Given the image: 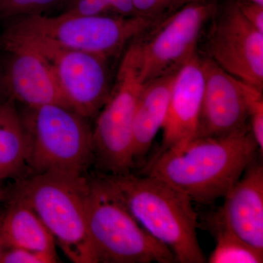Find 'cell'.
<instances>
[{
    "label": "cell",
    "instance_id": "6da1fadb",
    "mask_svg": "<svg viewBox=\"0 0 263 263\" xmlns=\"http://www.w3.org/2000/svg\"><path fill=\"white\" fill-rule=\"evenodd\" d=\"M250 127L221 137L195 138L154 157L147 175L167 181L192 201L212 203L226 196L256 159Z\"/></svg>",
    "mask_w": 263,
    "mask_h": 263
},
{
    "label": "cell",
    "instance_id": "7a4b0ae2",
    "mask_svg": "<svg viewBox=\"0 0 263 263\" xmlns=\"http://www.w3.org/2000/svg\"><path fill=\"white\" fill-rule=\"evenodd\" d=\"M147 233L174 253L176 262L205 263L197 238V214L191 199L164 180L147 175L103 176Z\"/></svg>",
    "mask_w": 263,
    "mask_h": 263
},
{
    "label": "cell",
    "instance_id": "3957f363",
    "mask_svg": "<svg viewBox=\"0 0 263 263\" xmlns=\"http://www.w3.org/2000/svg\"><path fill=\"white\" fill-rule=\"evenodd\" d=\"M19 114L26 165L33 174L84 176L94 160L93 132L86 118L59 105L24 106Z\"/></svg>",
    "mask_w": 263,
    "mask_h": 263
},
{
    "label": "cell",
    "instance_id": "277c9868",
    "mask_svg": "<svg viewBox=\"0 0 263 263\" xmlns=\"http://www.w3.org/2000/svg\"><path fill=\"white\" fill-rule=\"evenodd\" d=\"M87 183L84 176L33 174L18 180L13 195L32 208L75 263H98L86 224Z\"/></svg>",
    "mask_w": 263,
    "mask_h": 263
},
{
    "label": "cell",
    "instance_id": "5b68a950",
    "mask_svg": "<svg viewBox=\"0 0 263 263\" xmlns=\"http://www.w3.org/2000/svg\"><path fill=\"white\" fill-rule=\"evenodd\" d=\"M160 18L135 15H25L5 21L2 34L41 38L61 47L108 59L141 36Z\"/></svg>",
    "mask_w": 263,
    "mask_h": 263
},
{
    "label": "cell",
    "instance_id": "8992f818",
    "mask_svg": "<svg viewBox=\"0 0 263 263\" xmlns=\"http://www.w3.org/2000/svg\"><path fill=\"white\" fill-rule=\"evenodd\" d=\"M88 233L98 262L174 263V253L135 219L103 176L88 180Z\"/></svg>",
    "mask_w": 263,
    "mask_h": 263
},
{
    "label": "cell",
    "instance_id": "52a82bcc",
    "mask_svg": "<svg viewBox=\"0 0 263 263\" xmlns=\"http://www.w3.org/2000/svg\"><path fill=\"white\" fill-rule=\"evenodd\" d=\"M217 9L207 0H194L159 19L129 45L143 83L175 73L197 54L202 29Z\"/></svg>",
    "mask_w": 263,
    "mask_h": 263
},
{
    "label": "cell",
    "instance_id": "ba28073f",
    "mask_svg": "<svg viewBox=\"0 0 263 263\" xmlns=\"http://www.w3.org/2000/svg\"><path fill=\"white\" fill-rule=\"evenodd\" d=\"M144 84L134 53L128 46L115 86L97 115L92 130L94 160L107 174H129L135 165L133 120Z\"/></svg>",
    "mask_w": 263,
    "mask_h": 263
},
{
    "label": "cell",
    "instance_id": "9c48e42d",
    "mask_svg": "<svg viewBox=\"0 0 263 263\" xmlns=\"http://www.w3.org/2000/svg\"><path fill=\"white\" fill-rule=\"evenodd\" d=\"M0 43L23 45L39 53L51 67L67 106L82 117L98 115L106 103L111 91L108 59L41 38L1 34Z\"/></svg>",
    "mask_w": 263,
    "mask_h": 263
},
{
    "label": "cell",
    "instance_id": "30bf717a",
    "mask_svg": "<svg viewBox=\"0 0 263 263\" xmlns=\"http://www.w3.org/2000/svg\"><path fill=\"white\" fill-rule=\"evenodd\" d=\"M209 29V58L230 76L263 89V33L246 20L236 3L227 5Z\"/></svg>",
    "mask_w": 263,
    "mask_h": 263
},
{
    "label": "cell",
    "instance_id": "8fae6325",
    "mask_svg": "<svg viewBox=\"0 0 263 263\" xmlns=\"http://www.w3.org/2000/svg\"><path fill=\"white\" fill-rule=\"evenodd\" d=\"M204 88L195 138L228 136L248 127V114L237 79L209 57L202 58Z\"/></svg>",
    "mask_w": 263,
    "mask_h": 263
},
{
    "label": "cell",
    "instance_id": "7c38bea8",
    "mask_svg": "<svg viewBox=\"0 0 263 263\" xmlns=\"http://www.w3.org/2000/svg\"><path fill=\"white\" fill-rule=\"evenodd\" d=\"M10 98L26 107L66 105L51 67L39 53L23 45L0 43Z\"/></svg>",
    "mask_w": 263,
    "mask_h": 263
},
{
    "label": "cell",
    "instance_id": "4fadbf2b",
    "mask_svg": "<svg viewBox=\"0 0 263 263\" xmlns=\"http://www.w3.org/2000/svg\"><path fill=\"white\" fill-rule=\"evenodd\" d=\"M212 220L263 252V167L252 161L224 197Z\"/></svg>",
    "mask_w": 263,
    "mask_h": 263
},
{
    "label": "cell",
    "instance_id": "5bb4252c",
    "mask_svg": "<svg viewBox=\"0 0 263 263\" xmlns=\"http://www.w3.org/2000/svg\"><path fill=\"white\" fill-rule=\"evenodd\" d=\"M203 88L202 58L197 53L175 74L162 143L155 157L196 137Z\"/></svg>",
    "mask_w": 263,
    "mask_h": 263
},
{
    "label": "cell",
    "instance_id": "9a60e30c",
    "mask_svg": "<svg viewBox=\"0 0 263 263\" xmlns=\"http://www.w3.org/2000/svg\"><path fill=\"white\" fill-rule=\"evenodd\" d=\"M175 74L157 78L143 86L133 120L135 163L147 155L157 133L163 127Z\"/></svg>",
    "mask_w": 263,
    "mask_h": 263
},
{
    "label": "cell",
    "instance_id": "2e32d148",
    "mask_svg": "<svg viewBox=\"0 0 263 263\" xmlns=\"http://www.w3.org/2000/svg\"><path fill=\"white\" fill-rule=\"evenodd\" d=\"M2 231L8 249L57 254L53 235L32 208L17 197H12L2 216Z\"/></svg>",
    "mask_w": 263,
    "mask_h": 263
},
{
    "label": "cell",
    "instance_id": "e0dca14e",
    "mask_svg": "<svg viewBox=\"0 0 263 263\" xmlns=\"http://www.w3.org/2000/svg\"><path fill=\"white\" fill-rule=\"evenodd\" d=\"M26 165L25 135L15 102L0 105V181L16 178Z\"/></svg>",
    "mask_w": 263,
    "mask_h": 263
},
{
    "label": "cell",
    "instance_id": "ac0fdd59",
    "mask_svg": "<svg viewBox=\"0 0 263 263\" xmlns=\"http://www.w3.org/2000/svg\"><path fill=\"white\" fill-rule=\"evenodd\" d=\"M215 232V248L207 259L209 263H262L263 252L246 243L219 223L212 220Z\"/></svg>",
    "mask_w": 263,
    "mask_h": 263
},
{
    "label": "cell",
    "instance_id": "d6986e66",
    "mask_svg": "<svg viewBox=\"0 0 263 263\" xmlns=\"http://www.w3.org/2000/svg\"><path fill=\"white\" fill-rule=\"evenodd\" d=\"M245 100L249 118V125L259 152H263V95L262 89L237 79Z\"/></svg>",
    "mask_w": 263,
    "mask_h": 263
},
{
    "label": "cell",
    "instance_id": "ffe728a7",
    "mask_svg": "<svg viewBox=\"0 0 263 263\" xmlns=\"http://www.w3.org/2000/svg\"><path fill=\"white\" fill-rule=\"evenodd\" d=\"M71 0H4L0 4V20L25 15L45 14L49 10L62 8L65 9Z\"/></svg>",
    "mask_w": 263,
    "mask_h": 263
},
{
    "label": "cell",
    "instance_id": "44dd1931",
    "mask_svg": "<svg viewBox=\"0 0 263 263\" xmlns=\"http://www.w3.org/2000/svg\"><path fill=\"white\" fill-rule=\"evenodd\" d=\"M57 260V254L10 248L5 251L0 263H54L58 262Z\"/></svg>",
    "mask_w": 263,
    "mask_h": 263
},
{
    "label": "cell",
    "instance_id": "7402d4cb",
    "mask_svg": "<svg viewBox=\"0 0 263 263\" xmlns=\"http://www.w3.org/2000/svg\"><path fill=\"white\" fill-rule=\"evenodd\" d=\"M137 15L160 18L167 11L179 8L178 0H133Z\"/></svg>",
    "mask_w": 263,
    "mask_h": 263
},
{
    "label": "cell",
    "instance_id": "603a6c76",
    "mask_svg": "<svg viewBox=\"0 0 263 263\" xmlns=\"http://www.w3.org/2000/svg\"><path fill=\"white\" fill-rule=\"evenodd\" d=\"M237 6L246 20L263 33V5L248 0H235Z\"/></svg>",
    "mask_w": 263,
    "mask_h": 263
},
{
    "label": "cell",
    "instance_id": "cb8c5ba5",
    "mask_svg": "<svg viewBox=\"0 0 263 263\" xmlns=\"http://www.w3.org/2000/svg\"><path fill=\"white\" fill-rule=\"evenodd\" d=\"M110 15L130 17L137 15L133 0H106Z\"/></svg>",
    "mask_w": 263,
    "mask_h": 263
},
{
    "label": "cell",
    "instance_id": "d4e9b609",
    "mask_svg": "<svg viewBox=\"0 0 263 263\" xmlns=\"http://www.w3.org/2000/svg\"><path fill=\"white\" fill-rule=\"evenodd\" d=\"M9 98V93H8L6 82H5L3 62H2L1 59H0V105Z\"/></svg>",
    "mask_w": 263,
    "mask_h": 263
},
{
    "label": "cell",
    "instance_id": "484cf974",
    "mask_svg": "<svg viewBox=\"0 0 263 263\" xmlns=\"http://www.w3.org/2000/svg\"><path fill=\"white\" fill-rule=\"evenodd\" d=\"M2 216H3V214H0V262H1L2 258L4 255L5 251L8 249L6 243H5L4 237H3V231H2Z\"/></svg>",
    "mask_w": 263,
    "mask_h": 263
},
{
    "label": "cell",
    "instance_id": "4316f807",
    "mask_svg": "<svg viewBox=\"0 0 263 263\" xmlns=\"http://www.w3.org/2000/svg\"><path fill=\"white\" fill-rule=\"evenodd\" d=\"M5 196H6L5 191L4 189L3 188V186H2V181H0V202L4 200Z\"/></svg>",
    "mask_w": 263,
    "mask_h": 263
},
{
    "label": "cell",
    "instance_id": "83f0119b",
    "mask_svg": "<svg viewBox=\"0 0 263 263\" xmlns=\"http://www.w3.org/2000/svg\"><path fill=\"white\" fill-rule=\"evenodd\" d=\"M192 1H194V0H178V3H179V7H181L186 4V3H190V2Z\"/></svg>",
    "mask_w": 263,
    "mask_h": 263
},
{
    "label": "cell",
    "instance_id": "f1b7e54d",
    "mask_svg": "<svg viewBox=\"0 0 263 263\" xmlns=\"http://www.w3.org/2000/svg\"><path fill=\"white\" fill-rule=\"evenodd\" d=\"M252 3H257V4L263 5V0H248Z\"/></svg>",
    "mask_w": 263,
    "mask_h": 263
},
{
    "label": "cell",
    "instance_id": "f546056e",
    "mask_svg": "<svg viewBox=\"0 0 263 263\" xmlns=\"http://www.w3.org/2000/svg\"><path fill=\"white\" fill-rule=\"evenodd\" d=\"M4 1V0H0V4H1Z\"/></svg>",
    "mask_w": 263,
    "mask_h": 263
}]
</instances>
